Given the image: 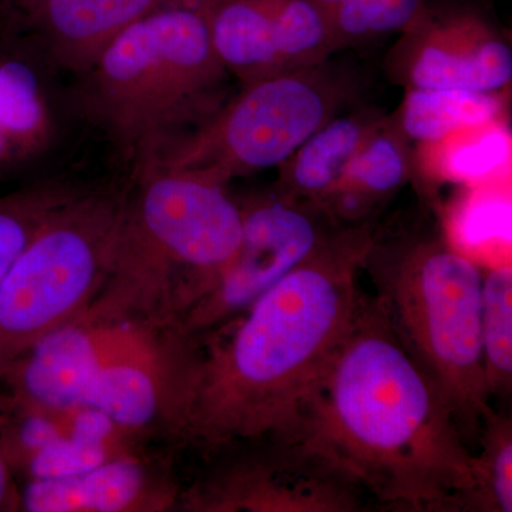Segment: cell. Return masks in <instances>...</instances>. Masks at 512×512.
Returning a JSON list of instances; mask_svg holds the SVG:
<instances>
[{"label":"cell","mask_w":512,"mask_h":512,"mask_svg":"<svg viewBox=\"0 0 512 512\" xmlns=\"http://www.w3.org/2000/svg\"><path fill=\"white\" fill-rule=\"evenodd\" d=\"M0 436V512L20 510V490Z\"/></svg>","instance_id":"22"},{"label":"cell","mask_w":512,"mask_h":512,"mask_svg":"<svg viewBox=\"0 0 512 512\" xmlns=\"http://www.w3.org/2000/svg\"><path fill=\"white\" fill-rule=\"evenodd\" d=\"M208 2H181L138 20L86 73L70 79L84 126L136 174L227 101L232 77L212 43Z\"/></svg>","instance_id":"3"},{"label":"cell","mask_w":512,"mask_h":512,"mask_svg":"<svg viewBox=\"0 0 512 512\" xmlns=\"http://www.w3.org/2000/svg\"><path fill=\"white\" fill-rule=\"evenodd\" d=\"M9 2L25 18H29L42 0H9Z\"/></svg>","instance_id":"23"},{"label":"cell","mask_w":512,"mask_h":512,"mask_svg":"<svg viewBox=\"0 0 512 512\" xmlns=\"http://www.w3.org/2000/svg\"><path fill=\"white\" fill-rule=\"evenodd\" d=\"M380 220L346 225L201 349L183 439L214 451L285 433L355 319Z\"/></svg>","instance_id":"2"},{"label":"cell","mask_w":512,"mask_h":512,"mask_svg":"<svg viewBox=\"0 0 512 512\" xmlns=\"http://www.w3.org/2000/svg\"><path fill=\"white\" fill-rule=\"evenodd\" d=\"M241 208L244 224L237 251L177 323L178 332L198 345L231 325L346 227L318 205L276 190Z\"/></svg>","instance_id":"9"},{"label":"cell","mask_w":512,"mask_h":512,"mask_svg":"<svg viewBox=\"0 0 512 512\" xmlns=\"http://www.w3.org/2000/svg\"><path fill=\"white\" fill-rule=\"evenodd\" d=\"M275 26L282 70L308 69L338 55L328 19L311 0H265Z\"/></svg>","instance_id":"19"},{"label":"cell","mask_w":512,"mask_h":512,"mask_svg":"<svg viewBox=\"0 0 512 512\" xmlns=\"http://www.w3.org/2000/svg\"><path fill=\"white\" fill-rule=\"evenodd\" d=\"M363 272L403 349L450 404L468 443L490 412L481 355L483 276L430 215L379 222Z\"/></svg>","instance_id":"4"},{"label":"cell","mask_w":512,"mask_h":512,"mask_svg":"<svg viewBox=\"0 0 512 512\" xmlns=\"http://www.w3.org/2000/svg\"><path fill=\"white\" fill-rule=\"evenodd\" d=\"M384 114L380 107L363 101L333 117L279 165L276 191L322 207Z\"/></svg>","instance_id":"15"},{"label":"cell","mask_w":512,"mask_h":512,"mask_svg":"<svg viewBox=\"0 0 512 512\" xmlns=\"http://www.w3.org/2000/svg\"><path fill=\"white\" fill-rule=\"evenodd\" d=\"M474 451L477 512L512 511L511 417L491 409L481 423Z\"/></svg>","instance_id":"21"},{"label":"cell","mask_w":512,"mask_h":512,"mask_svg":"<svg viewBox=\"0 0 512 512\" xmlns=\"http://www.w3.org/2000/svg\"><path fill=\"white\" fill-rule=\"evenodd\" d=\"M311 2L328 18L329 13L343 0H311Z\"/></svg>","instance_id":"24"},{"label":"cell","mask_w":512,"mask_h":512,"mask_svg":"<svg viewBox=\"0 0 512 512\" xmlns=\"http://www.w3.org/2000/svg\"><path fill=\"white\" fill-rule=\"evenodd\" d=\"M181 2L205 0H42L26 19L57 66L73 79L138 20Z\"/></svg>","instance_id":"13"},{"label":"cell","mask_w":512,"mask_h":512,"mask_svg":"<svg viewBox=\"0 0 512 512\" xmlns=\"http://www.w3.org/2000/svg\"><path fill=\"white\" fill-rule=\"evenodd\" d=\"M79 188L46 177L0 195V288L39 225Z\"/></svg>","instance_id":"18"},{"label":"cell","mask_w":512,"mask_h":512,"mask_svg":"<svg viewBox=\"0 0 512 512\" xmlns=\"http://www.w3.org/2000/svg\"><path fill=\"white\" fill-rule=\"evenodd\" d=\"M424 0H343L328 15L336 53L363 49L399 35Z\"/></svg>","instance_id":"20"},{"label":"cell","mask_w":512,"mask_h":512,"mask_svg":"<svg viewBox=\"0 0 512 512\" xmlns=\"http://www.w3.org/2000/svg\"><path fill=\"white\" fill-rule=\"evenodd\" d=\"M134 318H101L84 311L45 336L0 376V397L36 409L80 407L104 367L151 355L177 333Z\"/></svg>","instance_id":"11"},{"label":"cell","mask_w":512,"mask_h":512,"mask_svg":"<svg viewBox=\"0 0 512 512\" xmlns=\"http://www.w3.org/2000/svg\"><path fill=\"white\" fill-rule=\"evenodd\" d=\"M366 87L362 67L335 56L244 84L156 164L222 185L278 168L333 117L363 103Z\"/></svg>","instance_id":"6"},{"label":"cell","mask_w":512,"mask_h":512,"mask_svg":"<svg viewBox=\"0 0 512 512\" xmlns=\"http://www.w3.org/2000/svg\"><path fill=\"white\" fill-rule=\"evenodd\" d=\"M174 487L134 453L55 478L26 481L20 510L29 512L161 511L175 501Z\"/></svg>","instance_id":"12"},{"label":"cell","mask_w":512,"mask_h":512,"mask_svg":"<svg viewBox=\"0 0 512 512\" xmlns=\"http://www.w3.org/2000/svg\"><path fill=\"white\" fill-rule=\"evenodd\" d=\"M500 93L413 87L406 89L402 106L394 113L410 141L436 144L460 131L500 121L505 109Z\"/></svg>","instance_id":"16"},{"label":"cell","mask_w":512,"mask_h":512,"mask_svg":"<svg viewBox=\"0 0 512 512\" xmlns=\"http://www.w3.org/2000/svg\"><path fill=\"white\" fill-rule=\"evenodd\" d=\"M217 466L185 507L212 512H356L365 491L298 434L269 433L217 448Z\"/></svg>","instance_id":"8"},{"label":"cell","mask_w":512,"mask_h":512,"mask_svg":"<svg viewBox=\"0 0 512 512\" xmlns=\"http://www.w3.org/2000/svg\"><path fill=\"white\" fill-rule=\"evenodd\" d=\"M406 89L503 92L512 80L510 33L477 0H424L384 57Z\"/></svg>","instance_id":"10"},{"label":"cell","mask_w":512,"mask_h":512,"mask_svg":"<svg viewBox=\"0 0 512 512\" xmlns=\"http://www.w3.org/2000/svg\"><path fill=\"white\" fill-rule=\"evenodd\" d=\"M481 355L491 399L512 386V269H484L481 299Z\"/></svg>","instance_id":"17"},{"label":"cell","mask_w":512,"mask_h":512,"mask_svg":"<svg viewBox=\"0 0 512 512\" xmlns=\"http://www.w3.org/2000/svg\"><path fill=\"white\" fill-rule=\"evenodd\" d=\"M127 204L120 188L80 187L36 229L0 288V376L103 291Z\"/></svg>","instance_id":"5"},{"label":"cell","mask_w":512,"mask_h":512,"mask_svg":"<svg viewBox=\"0 0 512 512\" xmlns=\"http://www.w3.org/2000/svg\"><path fill=\"white\" fill-rule=\"evenodd\" d=\"M83 128L70 77L29 20L0 2V185L50 177Z\"/></svg>","instance_id":"7"},{"label":"cell","mask_w":512,"mask_h":512,"mask_svg":"<svg viewBox=\"0 0 512 512\" xmlns=\"http://www.w3.org/2000/svg\"><path fill=\"white\" fill-rule=\"evenodd\" d=\"M414 175L412 141L403 133L396 113H386L357 151L342 183L320 208L340 225L380 220L386 205Z\"/></svg>","instance_id":"14"},{"label":"cell","mask_w":512,"mask_h":512,"mask_svg":"<svg viewBox=\"0 0 512 512\" xmlns=\"http://www.w3.org/2000/svg\"><path fill=\"white\" fill-rule=\"evenodd\" d=\"M288 431L390 510L477 512L474 451L372 295Z\"/></svg>","instance_id":"1"}]
</instances>
